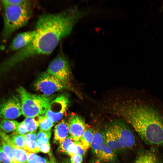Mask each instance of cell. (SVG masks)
<instances>
[{
  "instance_id": "obj_32",
  "label": "cell",
  "mask_w": 163,
  "mask_h": 163,
  "mask_svg": "<svg viewBox=\"0 0 163 163\" xmlns=\"http://www.w3.org/2000/svg\"><path fill=\"white\" fill-rule=\"evenodd\" d=\"M36 144L39 148L40 152L45 153H48L50 152V145L49 142L42 144H40L36 143Z\"/></svg>"
},
{
  "instance_id": "obj_27",
  "label": "cell",
  "mask_w": 163,
  "mask_h": 163,
  "mask_svg": "<svg viewBox=\"0 0 163 163\" xmlns=\"http://www.w3.org/2000/svg\"><path fill=\"white\" fill-rule=\"evenodd\" d=\"M0 145L2 149L11 159L13 163L15 162L14 152L12 148L4 141L1 140Z\"/></svg>"
},
{
  "instance_id": "obj_18",
  "label": "cell",
  "mask_w": 163,
  "mask_h": 163,
  "mask_svg": "<svg viewBox=\"0 0 163 163\" xmlns=\"http://www.w3.org/2000/svg\"><path fill=\"white\" fill-rule=\"evenodd\" d=\"M94 133L91 129L86 128L79 141L86 151L91 147Z\"/></svg>"
},
{
  "instance_id": "obj_37",
  "label": "cell",
  "mask_w": 163,
  "mask_h": 163,
  "mask_svg": "<svg viewBox=\"0 0 163 163\" xmlns=\"http://www.w3.org/2000/svg\"><path fill=\"white\" fill-rule=\"evenodd\" d=\"M2 160H1V158H0V163H1V162H2Z\"/></svg>"
},
{
  "instance_id": "obj_28",
  "label": "cell",
  "mask_w": 163,
  "mask_h": 163,
  "mask_svg": "<svg viewBox=\"0 0 163 163\" xmlns=\"http://www.w3.org/2000/svg\"><path fill=\"white\" fill-rule=\"evenodd\" d=\"M23 149L33 153L38 152L40 149L37 145L36 141L24 140Z\"/></svg>"
},
{
  "instance_id": "obj_21",
  "label": "cell",
  "mask_w": 163,
  "mask_h": 163,
  "mask_svg": "<svg viewBox=\"0 0 163 163\" xmlns=\"http://www.w3.org/2000/svg\"><path fill=\"white\" fill-rule=\"evenodd\" d=\"M86 151L79 141L75 142L73 144L69 147L67 154L70 156L77 155L83 157L85 155Z\"/></svg>"
},
{
  "instance_id": "obj_9",
  "label": "cell",
  "mask_w": 163,
  "mask_h": 163,
  "mask_svg": "<svg viewBox=\"0 0 163 163\" xmlns=\"http://www.w3.org/2000/svg\"><path fill=\"white\" fill-rule=\"evenodd\" d=\"M22 114L21 101L16 96H13L0 105V118L13 120Z\"/></svg>"
},
{
  "instance_id": "obj_5",
  "label": "cell",
  "mask_w": 163,
  "mask_h": 163,
  "mask_svg": "<svg viewBox=\"0 0 163 163\" xmlns=\"http://www.w3.org/2000/svg\"><path fill=\"white\" fill-rule=\"evenodd\" d=\"M46 71L57 78L66 89L74 91L69 63L62 52L59 53L51 61Z\"/></svg>"
},
{
  "instance_id": "obj_14",
  "label": "cell",
  "mask_w": 163,
  "mask_h": 163,
  "mask_svg": "<svg viewBox=\"0 0 163 163\" xmlns=\"http://www.w3.org/2000/svg\"><path fill=\"white\" fill-rule=\"evenodd\" d=\"M105 143L104 138L102 134L99 132H94L91 147L93 154L99 159Z\"/></svg>"
},
{
  "instance_id": "obj_1",
  "label": "cell",
  "mask_w": 163,
  "mask_h": 163,
  "mask_svg": "<svg viewBox=\"0 0 163 163\" xmlns=\"http://www.w3.org/2000/svg\"><path fill=\"white\" fill-rule=\"evenodd\" d=\"M81 15L80 12L74 8L40 15L36 23V34L33 39L2 63V68L7 70L29 58L49 55L62 39L71 34Z\"/></svg>"
},
{
  "instance_id": "obj_36",
  "label": "cell",
  "mask_w": 163,
  "mask_h": 163,
  "mask_svg": "<svg viewBox=\"0 0 163 163\" xmlns=\"http://www.w3.org/2000/svg\"><path fill=\"white\" fill-rule=\"evenodd\" d=\"M51 163H56L55 162L52 160L51 161Z\"/></svg>"
},
{
  "instance_id": "obj_33",
  "label": "cell",
  "mask_w": 163,
  "mask_h": 163,
  "mask_svg": "<svg viewBox=\"0 0 163 163\" xmlns=\"http://www.w3.org/2000/svg\"><path fill=\"white\" fill-rule=\"evenodd\" d=\"M24 140L32 141H36L37 140V135L36 132H30L24 135Z\"/></svg>"
},
{
  "instance_id": "obj_13",
  "label": "cell",
  "mask_w": 163,
  "mask_h": 163,
  "mask_svg": "<svg viewBox=\"0 0 163 163\" xmlns=\"http://www.w3.org/2000/svg\"><path fill=\"white\" fill-rule=\"evenodd\" d=\"M54 142L60 144L68 136L69 133V124L64 120L57 124L54 129Z\"/></svg>"
},
{
  "instance_id": "obj_35",
  "label": "cell",
  "mask_w": 163,
  "mask_h": 163,
  "mask_svg": "<svg viewBox=\"0 0 163 163\" xmlns=\"http://www.w3.org/2000/svg\"><path fill=\"white\" fill-rule=\"evenodd\" d=\"M63 163H71L70 160L68 159H66L65 161Z\"/></svg>"
},
{
  "instance_id": "obj_15",
  "label": "cell",
  "mask_w": 163,
  "mask_h": 163,
  "mask_svg": "<svg viewBox=\"0 0 163 163\" xmlns=\"http://www.w3.org/2000/svg\"><path fill=\"white\" fill-rule=\"evenodd\" d=\"M13 150L15 159L14 163H27V151L18 147L13 143L10 145Z\"/></svg>"
},
{
  "instance_id": "obj_12",
  "label": "cell",
  "mask_w": 163,
  "mask_h": 163,
  "mask_svg": "<svg viewBox=\"0 0 163 163\" xmlns=\"http://www.w3.org/2000/svg\"><path fill=\"white\" fill-rule=\"evenodd\" d=\"M35 34V30L34 29L18 34L11 43V50L17 51L24 47L32 40Z\"/></svg>"
},
{
  "instance_id": "obj_34",
  "label": "cell",
  "mask_w": 163,
  "mask_h": 163,
  "mask_svg": "<svg viewBox=\"0 0 163 163\" xmlns=\"http://www.w3.org/2000/svg\"><path fill=\"white\" fill-rule=\"evenodd\" d=\"M70 157L71 163H82V162L83 156H82L75 155Z\"/></svg>"
},
{
  "instance_id": "obj_30",
  "label": "cell",
  "mask_w": 163,
  "mask_h": 163,
  "mask_svg": "<svg viewBox=\"0 0 163 163\" xmlns=\"http://www.w3.org/2000/svg\"><path fill=\"white\" fill-rule=\"evenodd\" d=\"M0 157L4 163H13L12 161L2 149L0 145Z\"/></svg>"
},
{
  "instance_id": "obj_19",
  "label": "cell",
  "mask_w": 163,
  "mask_h": 163,
  "mask_svg": "<svg viewBox=\"0 0 163 163\" xmlns=\"http://www.w3.org/2000/svg\"><path fill=\"white\" fill-rule=\"evenodd\" d=\"M104 138L105 143L115 151L121 149L115 137L108 129L106 132Z\"/></svg>"
},
{
  "instance_id": "obj_2",
  "label": "cell",
  "mask_w": 163,
  "mask_h": 163,
  "mask_svg": "<svg viewBox=\"0 0 163 163\" xmlns=\"http://www.w3.org/2000/svg\"><path fill=\"white\" fill-rule=\"evenodd\" d=\"M118 113L130 123L144 142L163 149V117L145 104L125 103Z\"/></svg>"
},
{
  "instance_id": "obj_17",
  "label": "cell",
  "mask_w": 163,
  "mask_h": 163,
  "mask_svg": "<svg viewBox=\"0 0 163 163\" xmlns=\"http://www.w3.org/2000/svg\"><path fill=\"white\" fill-rule=\"evenodd\" d=\"M116 158L115 151L104 143L100 155L99 159L106 162L112 161Z\"/></svg>"
},
{
  "instance_id": "obj_20",
  "label": "cell",
  "mask_w": 163,
  "mask_h": 163,
  "mask_svg": "<svg viewBox=\"0 0 163 163\" xmlns=\"http://www.w3.org/2000/svg\"><path fill=\"white\" fill-rule=\"evenodd\" d=\"M40 116L27 117L24 120L28 133L35 132L37 130L39 126Z\"/></svg>"
},
{
  "instance_id": "obj_22",
  "label": "cell",
  "mask_w": 163,
  "mask_h": 163,
  "mask_svg": "<svg viewBox=\"0 0 163 163\" xmlns=\"http://www.w3.org/2000/svg\"><path fill=\"white\" fill-rule=\"evenodd\" d=\"M54 123L45 115L39 117L40 130L48 131L51 130Z\"/></svg>"
},
{
  "instance_id": "obj_38",
  "label": "cell",
  "mask_w": 163,
  "mask_h": 163,
  "mask_svg": "<svg viewBox=\"0 0 163 163\" xmlns=\"http://www.w3.org/2000/svg\"><path fill=\"white\" fill-rule=\"evenodd\" d=\"M49 163H51L50 162H49Z\"/></svg>"
},
{
  "instance_id": "obj_31",
  "label": "cell",
  "mask_w": 163,
  "mask_h": 163,
  "mask_svg": "<svg viewBox=\"0 0 163 163\" xmlns=\"http://www.w3.org/2000/svg\"><path fill=\"white\" fill-rule=\"evenodd\" d=\"M27 0H4L1 1L2 4L20 5L26 2Z\"/></svg>"
},
{
  "instance_id": "obj_16",
  "label": "cell",
  "mask_w": 163,
  "mask_h": 163,
  "mask_svg": "<svg viewBox=\"0 0 163 163\" xmlns=\"http://www.w3.org/2000/svg\"><path fill=\"white\" fill-rule=\"evenodd\" d=\"M19 123L15 120L0 119V130L5 133H10L16 130Z\"/></svg>"
},
{
  "instance_id": "obj_11",
  "label": "cell",
  "mask_w": 163,
  "mask_h": 163,
  "mask_svg": "<svg viewBox=\"0 0 163 163\" xmlns=\"http://www.w3.org/2000/svg\"><path fill=\"white\" fill-rule=\"evenodd\" d=\"M69 124L70 136L75 142L79 141L86 129L85 121L78 115L72 113Z\"/></svg>"
},
{
  "instance_id": "obj_29",
  "label": "cell",
  "mask_w": 163,
  "mask_h": 163,
  "mask_svg": "<svg viewBox=\"0 0 163 163\" xmlns=\"http://www.w3.org/2000/svg\"><path fill=\"white\" fill-rule=\"evenodd\" d=\"M15 132L18 134L24 135L28 133L26 127L23 121L19 123L16 130Z\"/></svg>"
},
{
  "instance_id": "obj_4",
  "label": "cell",
  "mask_w": 163,
  "mask_h": 163,
  "mask_svg": "<svg viewBox=\"0 0 163 163\" xmlns=\"http://www.w3.org/2000/svg\"><path fill=\"white\" fill-rule=\"evenodd\" d=\"M17 91L20 97L22 114L26 117L45 115L54 97H47L33 94L23 87H20Z\"/></svg>"
},
{
  "instance_id": "obj_10",
  "label": "cell",
  "mask_w": 163,
  "mask_h": 163,
  "mask_svg": "<svg viewBox=\"0 0 163 163\" xmlns=\"http://www.w3.org/2000/svg\"><path fill=\"white\" fill-rule=\"evenodd\" d=\"M133 163H163V149L155 146L141 147Z\"/></svg>"
},
{
  "instance_id": "obj_26",
  "label": "cell",
  "mask_w": 163,
  "mask_h": 163,
  "mask_svg": "<svg viewBox=\"0 0 163 163\" xmlns=\"http://www.w3.org/2000/svg\"><path fill=\"white\" fill-rule=\"evenodd\" d=\"M75 142L70 136H68L60 144L59 148V151L62 152L67 154L69 147L73 144Z\"/></svg>"
},
{
  "instance_id": "obj_6",
  "label": "cell",
  "mask_w": 163,
  "mask_h": 163,
  "mask_svg": "<svg viewBox=\"0 0 163 163\" xmlns=\"http://www.w3.org/2000/svg\"><path fill=\"white\" fill-rule=\"evenodd\" d=\"M34 86L36 90L40 91L47 97L65 88L57 78L46 71L38 76Z\"/></svg>"
},
{
  "instance_id": "obj_3",
  "label": "cell",
  "mask_w": 163,
  "mask_h": 163,
  "mask_svg": "<svg viewBox=\"0 0 163 163\" xmlns=\"http://www.w3.org/2000/svg\"><path fill=\"white\" fill-rule=\"evenodd\" d=\"M4 28L3 36L8 39L15 30L24 26L32 15L29 1L20 5L2 4Z\"/></svg>"
},
{
  "instance_id": "obj_25",
  "label": "cell",
  "mask_w": 163,
  "mask_h": 163,
  "mask_svg": "<svg viewBox=\"0 0 163 163\" xmlns=\"http://www.w3.org/2000/svg\"><path fill=\"white\" fill-rule=\"evenodd\" d=\"M27 163H49L45 158L34 153L27 152Z\"/></svg>"
},
{
  "instance_id": "obj_8",
  "label": "cell",
  "mask_w": 163,
  "mask_h": 163,
  "mask_svg": "<svg viewBox=\"0 0 163 163\" xmlns=\"http://www.w3.org/2000/svg\"><path fill=\"white\" fill-rule=\"evenodd\" d=\"M69 102L66 94L59 95L51 102L45 115L53 123L58 121L66 112Z\"/></svg>"
},
{
  "instance_id": "obj_24",
  "label": "cell",
  "mask_w": 163,
  "mask_h": 163,
  "mask_svg": "<svg viewBox=\"0 0 163 163\" xmlns=\"http://www.w3.org/2000/svg\"><path fill=\"white\" fill-rule=\"evenodd\" d=\"M9 136L11 140L14 145L23 149L24 142V135H20L14 132Z\"/></svg>"
},
{
  "instance_id": "obj_23",
  "label": "cell",
  "mask_w": 163,
  "mask_h": 163,
  "mask_svg": "<svg viewBox=\"0 0 163 163\" xmlns=\"http://www.w3.org/2000/svg\"><path fill=\"white\" fill-rule=\"evenodd\" d=\"M51 134V130L48 131L40 130L37 135V140L36 142L40 144L49 142Z\"/></svg>"
},
{
  "instance_id": "obj_7",
  "label": "cell",
  "mask_w": 163,
  "mask_h": 163,
  "mask_svg": "<svg viewBox=\"0 0 163 163\" xmlns=\"http://www.w3.org/2000/svg\"><path fill=\"white\" fill-rule=\"evenodd\" d=\"M108 129L115 137L121 149H130L135 146L136 143L135 136L125 124L115 122L110 125Z\"/></svg>"
}]
</instances>
